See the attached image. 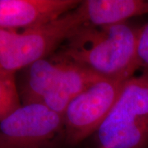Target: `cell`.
Here are the masks:
<instances>
[{
	"label": "cell",
	"mask_w": 148,
	"mask_h": 148,
	"mask_svg": "<svg viewBox=\"0 0 148 148\" xmlns=\"http://www.w3.org/2000/svg\"><path fill=\"white\" fill-rule=\"evenodd\" d=\"M140 29L126 22L105 27L83 24L54 54L102 77L127 80L142 68L138 53Z\"/></svg>",
	"instance_id": "cell-1"
},
{
	"label": "cell",
	"mask_w": 148,
	"mask_h": 148,
	"mask_svg": "<svg viewBox=\"0 0 148 148\" xmlns=\"http://www.w3.org/2000/svg\"><path fill=\"white\" fill-rule=\"evenodd\" d=\"M95 135L99 148H148V69L125 82Z\"/></svg>",
	"instance_id": "cell-2"
},
{
	"label": "cell",
	"mask_w": 148,
	"mask_h": 148,
	"mask_svg": "<svg viewBox=\"0 0 148 148\" xmlns=\"http://www.w3.org/2000/svg\"><path fill=\"white\" fill-rule=\"evenodd\" d=\"M127 80L101 77L74 97L62 114L64 141L75 146L95 134Z\"/></svg>",
	"instance_id": "cell-3"
},
{
	"label": "cell",
	"mask_w": 148,
	"mask_h": 148,
	"mask_svg": "<svg viewBox=\"0 0 148 148\" xmlns=\"http://www.w3.org/2000/svg\"><path fill=\"white\" fill-rule=\"evenodd\" d=\"M83 24L76 8L54 21L23 30L0 58V70L16 74L38 60L49 58Z\"/></svg>",
	"instance_id": "cell-4"
},
{
	"label": "cell",
	"mask_w": 148,
	"mask_h": 148,
	"mask_svg": "<svg viewBox=\"0 0 148 148\" xmlns=\"http://www.w3.org/2000/svg\"><path fill=\"white\" fill-rule=\"evenodd\" d=\"M60 138L62 114L40 103L21 105L0 122V148H49Z\"/></svg>",
	"instance_id": "cell-5"
},
{
	"label": "cell",
	"mask_w": 148,
	"mask_h": 148,
	"mask_svg": "<svg viewBox=\"0 0 148 148\" xmlns=\"http://www.w3.org/2000/svg\"><path fill=\"white\" fill-rule=\"evenodd\" d=\"M79 0H0V27L23 30L54 21L76 9Z\"/></svg>",
	"instance_id": "cell-6"
},
{
	"label": "cell",
	"mask_w": 148,
	"mask_h": 148,
	"mask_svg": "<svg viewBox=\"0 0 148 148\" xmlns=\"http://www.w3.org/2000/svg\"><path fill=\"white\" fill-rule=\"evenodd\" d=\"M53 55L60 60V64L41 104L63 114L74 97L102 77L81 65L60 58L54 53Z\"/></svg>",
	"instance_id": "cell-7"
},
{
	"label": "cell",
	"mask_w": 148,
	"mask_h": 148,
	"mask_svg": "<svg viewBox=\"0 0 148 148\" xmlns=\"http://www.w3.org/2000/svg\"><path fill=\"white\" fill-rule=\"evenodd\" d=\"M77 10L85 24L112 26L148 14V0H83Z\"/></svg>",
	"instance_id": "cell-8"
},
{
	"label": "cell",
	"mask_w": 148,
	"mask_h": 148,
	"mask_svg": "<svg viewBox=\"0 0 148 148\" xmlns=\"http://www.w3.org/2000/svg\"><path fill=\"white\" fill-rule=\"evenodd\" d=\"M21 106L16 74L0 70V122Z\"/></svg>",
	"instance_id": "cell-9"
},
{
	"label": "cell",
	"mask_w": 148,
	"mask_h": 148,
	"mask_svg": "<svg viewBox=\"0 0 148 148\" xmlns=\"http://www.w3.org/2000/svg\"><path fill=\"white\" fill-rule=\"evenodd\" d=\"M138 58L142 68L148 69V21L141 27L138 43Z\"/></svg>",
	"instance_id": "cell-10"
},
{
	"label": "cell",
	"mask_w": 148,
	"mask_h": 148,
	"mask_svg": "<svg viewBox=\"0 0 148 148\" xmlns=\"http://www.w3.org/2000/svg\"><path fill=\"white\" fill-rule=\"evenodd\" d=\"M18 34L19 32L16 30L0 27V58L8 52Z\"/></svg>",
	"instance_id": "cell-11"
}]
</instances>
